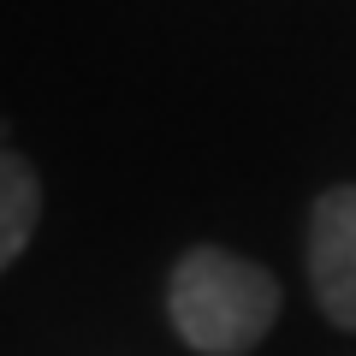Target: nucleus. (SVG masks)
<instances>
[{
  "label": "nucleus",
  "mask_w": 356,
  "mask_h": 356,
  "mask_svg": "<svg viewBox=\"0 0 356 356\" xmlns=\"http://www.w3.org/2000/svg\"><path fill=\"white\" fill-rule=\"evenodd\" d=\"M280 309L285 285L226 243H196L166 273V321L196 356H250L280 327Z\"/></svg>",
  "instance_id": "1"
},
{
  "label": "nucleus",
  "mask_w": 356,
  "mask_h": 356,
  "mask_svg": "<svg viewBox=\"0 0 356 356\" xmlns=\"http://www.w3.org/2000/svg\"><path fill=\"white\" fill-rule=\"evenodd\" d=\"M303 267L315 309L339 332H356V184H327L309 202Z\"/></svg>",
  "instance_id": "2"
},
{
  "label": "nucleus",
  "mask_w": 356,
  "mask_h": 356,
  "mask_svg": "<svg viewBox=\"0 0 356 356\" xmlns=\"http://www.w3.org/2000/svg\"><path fill=\"white\" fill-rule=\"evenodd\" d=\"M42 226V184H36V166L24 154H6L0 149V273L30 250Z\"/></svg>",
  "instance_id": "3"
}]
</instances>
